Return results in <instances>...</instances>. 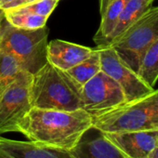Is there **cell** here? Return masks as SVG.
Listing matches in <instances>:
<instances>
[{
	"instance_id": "cell-4",
	"label": "cell",
	"mask_w": 158,
	"mask_h": 158,
	"mask_svg": "<svg viewBox=\"0 0 158 158\" xmlns=\"http://www.w3.org/2000/svg\"><path fill=\"white\" fill-rule=\"evenodd\" d=\"M47 26L39 29H20L4 19L0 26V49L13 56L23 70L32 74L37 73L47 62Z\"/></svg>"
},
{
	"instance_id": "cell-7",
	"label": "cell",
	"mask_w": 158,
	"mask_h": 158,
	"mask_svg": "<svg viewBox=\"0 0 158 158\" xmlns=\"http://www.w3.org/2000/svg\"><path fill=\"white\" fill-rule=\"evenodd\" d=\"M82 108L92 117L111 111L126 102L121 87L100 71L81 88Z\"/></svg>"
},
{
	"instance_id": "cell-24",
	"label": "cell",
	"mask_w": 158,
	"mask_h": 158,
	"mask_svg": "<svg viewBox=\"0 0 158 158\" xmlns=\"http://www.w3.org/2000/svg\"><path fill=\"white\" fill-rule=\"evenodd\" d=\"M0 158H8V157H6V156H4L3 154L0 153Z\"/></svg>"
},
{
	"instance_id": "cell-16",
	"label": "cell",
	"mask_w": 158,
	"mask_h": 158,
	"mask_svg": "<svg viewBox=\"0 0 158 158\" xmlns=\"http://www.w3.org/2000/svg\"><path fill=\"white\" fill-rule=\"evenodd\" d=\"M7 22L14 27L26 30L39 29L46 26L48 18L40 16L28 11L20 10L18 9L8 10L4 11Z\"/></svg>"
},
{
	"instance_id": "cell-23",
	"label": "cell",
	"mask_w": 158,
	"mask_h": 158,
	"mask_svg": "<svg viewBox=\"0 0 158 158\" xmlns=\"http://www.w3.org/2000/svg\"><path fill=\"white\" fill-rule=\"evenodd\" d=\"M4 19V11L0 10V26H1V23Z\"/></svg>"
},
{
	"instance_id": "cell-15",
	"label": "cell",
	"mask_w": 158,
	"mask_h": 158,
	"mask_svg": "<svg viewBox=\"0 0 158 158\" xmlns=\"http://www.w3.org/2000/svg\"><path fill=\"white\" fill-rule=\"evenodd\" d=\"M100 71H102L101 57L100 51L97 48L96 49H93L92 53L86 60L69 69L66 73L79 86L83 87V85L90 80Z\"/></svg>"
},
{
	"instance_id": "cell-5",
	"label": "cell",
	"mask_w": 158,
	"mask_h": 158,
	"mask_svg": "<svg viewBox=\"0 0 158 158\" xmlns=\"http://www.w3.org/2000/svg\"><path fill=\"white\" fill-rule=\"evenodd\" d=\"M158 39V7L150 8L111 46L120 59L138 73L147 49Z\"/></svg>"
},
{
	"instance_id": "cell-18",
	"label": "cell",
	"mask_w": 158,
	"mask_h": 158,
	"mask_svg": "<svg viewBox=\"0 0 158 158\" xmlns=\"http://www.w3.org/2000/svg\"><path fill=\"white\" fill-rule=\"evenodd\" d=\"M22 70L13 56L0 49V95L15 80Z\"/></svg>"
},
{
	"instance_id": "cell-11",
	"label": "cell",
	"mask_w": 158,
	"mask_h": 158,
	"mask_svg": "<svg viewBox=\"0 0 158 158\" xmlns=\"http://www.w3.org/2000/svg\"><path fill=\"white\" fill-rule=\"evenodd\" d=\"M0 153L8 158H76L72 151L47 147L30 140H16L0 136Z\"/></svg>"
},
{
	"instance_id": "cell-12",
	"label": "cell",
	"mask_w": 158,
	"mask_h": 158,
	"mask_svg": "<svg viewBox=\"0 0 158 158\" xmlns=\"http://www.w3.org/2000/svg\"><path fill=\"white\" fill-rule=\"evenodd\" d=\"M93 51V48L55 39L48 44V61L55 67L68 71L73 66L86 60Z\"/></svg>"
},
{
	"instance_id": "cell-20",
	"label": "cell",
	"mask_w": 158,
	"mask_h": 158,
	"mask_svg": "<svg viewBox=\"0 0 158 158\" xmlns=\"http://www.w3.org/2000/svg\"><path fill=\"white\" fill-rule=\"evenodd\" d=\"M29 2H31V0H0V10L5 11L8 10L17 9Z\"/></svg>"
},
{
	"instance_id": "cell-6",
	"label": "cell",
	"mask_w": 158,
	"mask_h": 158,
	"mask_svg": "<svg viewBox=\"0 0 158 158\" xmlns=\"http://www.w3.org/2000/svg\"><path fill=\"white\" fill-rule=\"evenodd\" d=\"M33 74L22 70L15 80L0 95V136L17 132L33 108L30 89Z\"/></svg>"
},
{
	"instance_id": "cell-14",
	"label": "cell",
	"mask_w": 158,
	"mask_h": 158,
	"mask_svg": "<svg viewBox=\"0 0 158 158\" xmlns=\"http://www.w3.org/2000/svg\"><path fill=\"white\" fill-rule=\"evenodd\" d=\"M127 1V0H112L101 14V24L94 36V41L98 47H103L108 37L114 31Z\"/></svg>"
},
{
	"instance_id": "cell-17",
	"label": "cell",
	"mask_w": 158,
	"mask_h": 158,
	"mask_svg": "<svg viewBox=\"0 0 158 158\" xmlns=\"http://www.w3.org/2000/svg\"><path fill=\"white\" fill-rule=\"evenodd\" d=\"M138 74L150 87L155 86L158 80V39L153 42L142 57Z\"/></svg>"
},
{
	"instance_id": "cell-13",
	"label": "cell",
	"mask_w": 158,
	"mask_h": 158,
	"mask_svg": "<svg viewBox=\"0 0 158 158\" xmlns=\"http://www.w3.org/2000/svg\"><path fill=\"white\" fill-rule=\"evenodd\" d=\"M153 1L154 0H127L114 31L108 37L104 46H109L135 21H137L142 14H144L150 8H152Z\"/></svg>"
},
{
	"instance_id": "cell-3",
	"label": "cell",
	"mask_w": 158,
	"mask_h": 158,
	"mask_svg": "<svg viewBox=\"0 0 158 158\" xmlns=\"http://www.w3.org/2000/svg\"><path fill=\"white\" fill-rule=\"evenodd\" d=\"M92 127L105 134L158 130V89L94 116Z\"/></svg>"
},
{
	"instance_id": "cell-10",
	"label": "cell",
	"mask_w": 158,
	"mask_h": 158,
	"mask_svg": "<svg viewBox=\"0 0 158 158\" xmlns=\"http://www.w3.org/2000/svg\"><path fill=\"white\" fill-rule=\"evenodd\" d=\"M105 135L128 158H147L158 144V130L109 133Z\"/></svg>"
},
{
	"instance_id": "cell-19",
	"label": "cell",
	"mask_w": 158,
	"mask_h": 158,
	"mask_svg": "<svg viewBox=\"0 0 158 158\" xmlns=\"http://www.w3.org/2000/svg\"><path fill=\"white\" fill-rule=\"evenodd\" d=\"M59 1L60 0H34L17 9L48 18L57 7Z\"/></svg>"
},
{
	"instance_id": "cell-2",
	"label": "cell",
	"mask_w": 158,
	"mask_h": 158,
	"mask_svg": "<svg viewBox=\"0 0 158 158\" xmlns=\"http://www.w3.org/2000/svg\"><path fill=\"white\" fill-rule=\"evenodd\" d=\"M81 86L48 61L35 74L30 96L33 108L75 111L82 108Z\"/></svg>"
},
{
	"instance_id": "cell-8",
	"label": "cell",
	"mask_w": 158,
	"mask_h": 158,
	"mask_svg": "<svg viewBox=\"0 0 158 158\" xmlns=\"http://www.w3.org/2000/svg\"><path fill=\"white\" fill-rule=\"evenodd\" d=\"M98 49L102 71L121 87L126 102L139 99L153 91V88L150 87L136 72L129 68L111 46L98 47Z\"/></svg>"
},
{
	"instance_id": "cell-21",
	"label": "cell",
	"mask_w": 158,
	"mask_h": 158,
	"mask_svg": "<svg viewBox=\"0 0 158 158\" xmlns=\"http://www.w3.org/2000/svg\"><path fill=\"white\" fill-rule=\"evenodd\" d=\"M112 1V0H101V4H100V10H101V14L104 11V10L106 9V7L109 5V3Z\"/></svg>"
},
{
	"instance_id": "cell-22",
	"label": "cell",
	"mask_w": 158,
	"mask_h": 158,
	"mask_svg": "<svg viewBox=\"0 0 158 158\" xmlns=\"http://www.w3.org/2000/svg\"><path fill=\"white\" fill-rule=\"evenodd\" d=\"M148 158H158V144H157V146L152 150V152L149 154Z\"/></svg>"
},
{
	"instance_id": "cell-26",
	"label": "cell",
	"mask_w": 158,
	"mask_h": 158,
	"mask_svg": "<svg viewBox=\"0 0 158 158\" xmlns=\"http://www.w3.org/2000/svg\"><path fill=\"white\" fill-rule=\"evenodd\" d=\"M147 158H148V157H147Z\"/></svg>"
},
{
	"instance_id": "cell-9",
	"label": "cell",
	"mask_w": 158,
	"mask_h": 158,
	"mask_svg": "<svg viewBox=\"0 0 158 158\" xmlns=\"http://www.w3.org/2000/svg\"><path fill=\"white\" fill-rule=\"evenodd\" d=\"M76 158H128L109 138L95 127H90L72 150Z\"/></svg>"
},
{
	"instance_id": "cell-1",
	"label": "cell",
	"mask_w": 158,
	"mask_h": 158,
	"mask_svg": "<svg viewBox=\"0 0 158 158\" xmlns=\"http://www.w3.org/2000/svg\"><path fill=\"white\" fill-rule=\"evenodd\" d=\"M92 126L93 117L83 109L32 108L21 123L18 133L39 145L72 151Z\"/></svg>"
},
{
	"instance_id": "cell-25",
	"label": "cell",
	"mask_w": 158,
	"mask_h": 158,
	"mask_svg": "<svg viewBox=\"0 0 158 158\" xmlns=\"http://www.w3.org/2000/svg\"><path fill=\"white\" fill-rule=\"evenodd\" d=\"M31 1H34V0H31Z\"/></svg>"
}]
</instances>
